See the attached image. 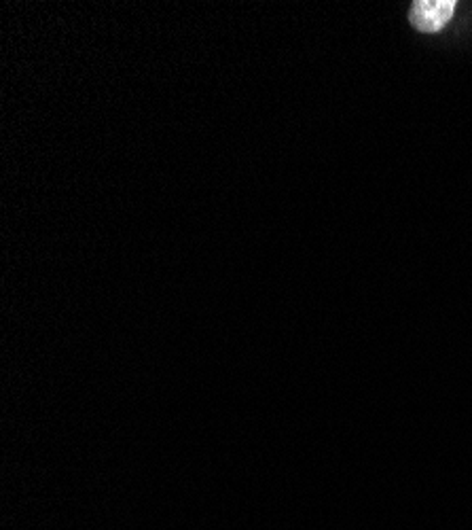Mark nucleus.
I'll use <instances>...</instances> for the list:
<instances>
[{
    "mask_svg": "<svg viewBox=\"0 0 472 530\" xmlns=\"http://www.w3.org/2000/svg\"><path fill=\"white\" fill-rule=\"evenodd\" d=\"M456 11V0H417L411 7L409 20L420 32H439Z\"/></svg>",
    "mask_w": 472,
    "mask_h": 530,
    "instance_id": "1",
    "label": "nucleus"
}]
</instances>
